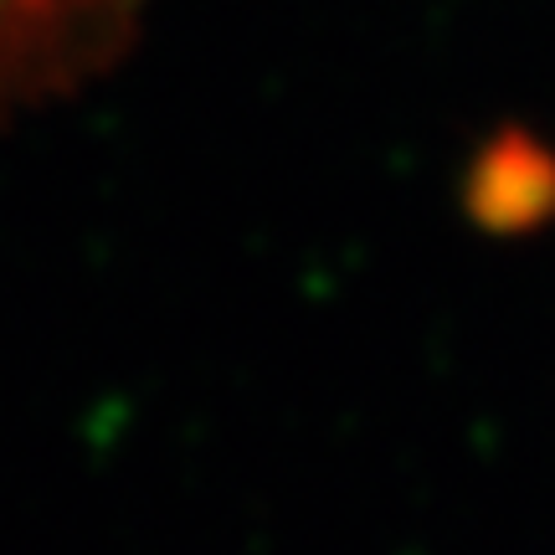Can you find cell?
<instances>
[{
    "mask_svg": "<svg viewBox=\"0 0 555 555\" xmlns=\"http://www.w3.org/2000/svg\"><path fill=\"white\" fill-rule=\"evenodd\" d=\"M144 0H0V108L82 93L129 52Z\"/></svg>",
    "mask_w": 555,
    "mask_h": 555,
    "instance_id": "obj_1",
    "label": "cell"
}]
</instances>
